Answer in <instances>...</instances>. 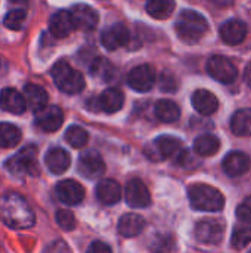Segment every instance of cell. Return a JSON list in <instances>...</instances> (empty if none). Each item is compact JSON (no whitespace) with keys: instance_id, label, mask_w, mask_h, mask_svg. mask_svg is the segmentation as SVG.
I'll use <instances>...</instances> for the list:
<instances>
[{"instance_id":"obj_1","label":"cell","mask_w":251,"mask_h":253,"mask_svg":"<svg viewBox=\"0 0 251 253\" xmlns=\"http://www.w3.org/2000/svg\"><path fill=\"white\" fill-rule=\"evenodd\" d=\"M0 221L13 230H25L34 225V212L28 202L16 193L0 196Z\"/></svg>"},{"instance_id":"obj_2","label":"cell","mask_w":251,"mask_h":253,"mask_svg":"<svg viewBox=\"0 0 251 253\" xmlns=\"http://www.w3.org/2000/svg\"><path fill=\"white\" fill-rule=\"evenodd\" d=\"M178 36L186 43L198 42L209 30L207 19L197 10L185 9L179 13L175 24Z\"/></svg>"},{"instance_id":"obj_3","label":"cell","mask_w":251,"mask_h":253,"mask_svg":"<svg viewBox=\"0 0 251 253\" xmlns=\"http://www.w3.org/2000/svg\"><path fill=\"white\" fill-rule=\"evenodd\" d=\"M191 206L201 212H219L225 206V199L219 190L206 184H194L188 190Z\"/></svg>"},{"instance_id":"obj_4","label":"cell","mask_w":251,"mask_h":253,"mask_svg":"<svg viewBox=\"0 0 251 253\" xmlns=\"http://www.w3.org/2000/svg\"><path fill=\"white\" fill-rule=\"evenodd\" d=\"M37 157H38V151L36 145H27L22 150H19V153L12 156L4 166L7 172L18 179H24L27 176H36L38 173Z\"/></svg>"},{"instance_id":"obj_5","label":"cell","mask_w":251,"mask_h":253,"mask_svg":"<svg viewBox=\"0 0 251 253\" xmlns=\"http://www.w3.org/2000/svg\"><path fill=\"white\" fill-rule=\"evenodd\" d=\"M50 74L58 89L68 95L80 93L84 89V77L81 76V73L74 70L65 61H58L52 67Z\"/></svg>"},{"instance_id":"obj_6","label":"cell","mask_w":251,"mask_h":253,"mask_svg":"<svg viewBox=\"0 0 251 253\" xmlns=\"http://www.w3.org/2000/svg\"><path fill=\"white\" fill-rule=\"evenodd\" d=\"M182 151V141L172 135H161L158 136L151 148L145 150V154L152 162H160L169 157H176Z\"/></svg>"},{"instance_id":"obj_7","label":"cell","mask_w":251,"mask_h":253,"mask_svg":"<svg viewBox=\"0 0 251 253\" xmlns=\"http://www.w3.org/2000/svg\"><path fill=\"white\" fill-rule=\"evenodd\" d=\"M207 71L215 80H217L223 84L234 83L238 76V70H237L235 64L223 55L212 56L207 62Z\"/></svg>"},{"instance_id":"obj_8","label":"cell","mask_w":251,"mask_h":253,"mask_svg":"<svg viewBox=\"0 0 251 253\" xmlns=\"http://www.w3.org/2000/svg\"><path fill=\"white\" fill-rule=\"evenodd\" d=\"M194 234L203 245H219L225 236V225L216 219H204L195 225Z\"/></svg>"},{"instance_id":"obj_9","label":"cell","mask_w":251,"mask_h":253,"mask_svg":"<svg viewBox=\"0 0 251 253\" xmlns=\"http://www.w3.org/2000/svg\"><path fill=\"white\" fill-rule=\"evenodd\" d=\"M78 172L87 178V179H96L99 176L104 175L105 172V163L101 157V154L95 150H87L84 151L80 159H78V165H77Z\"/></svg>"},{"instance_id":"obj_10","label":"cell","mask_w":251,"mask_h":253,"mask_svg":"<svg viewBox=\"0 0 251 253\" xmlns=\"http://www.w3.org/2000/svg\"><path fill=\"white\" fill-rule=\"evenodd\" d=\"M127 83L136 92H146L155 84V70L148 64L138 65L130 70Z\"/></svg>"},{"instance_id":"obj_11","label":"cell","mask_w":251,"mask_h":253,"mask_svg":"<svg viewBox=\"0 0 251 253\" xmlns=\"http://www.w3.org/2000/svg\"><path fill=\"white\" fill-rule=\"evenodd\" d=\"M126 202L129 206L142 209L148 208L151 205V194L148 187L138 178H133L127 182L126 185V193H124Z\"/></svg>"},{"instance_id":"obj_12","label":"cell","mask_w":251,"mask_h":253,"mask_svg":"<svg viewBox=\"0 0 251 253\" xmlns=\"http://www.w3.org/2000/svg\"><path fill=\"white\" fill-rule=\"evenodd\" d=\"M130 40V33L124 24H112L108 28L102 31L101 42L105 49L108 50H117L123 46H126Z\"/></svg>"},{"instance_id":"obj_13","label":"cell","mask_w":251,"mask_h":253,"mask_svg":"<svg viewBox=\"0 0 251 253\" xmlns=\"http://www.w3.org/2000/svg\"><path fill=\"white\" fill-rule=\"evenodd\" d=\"M71 18H72V24L75 30H81V31H92L96 28L99 16L96 13V10L87 4H75L70 9Z\"/></svg>"},{"instance_id":"obj_14","label":"cell","mask_w":251,"mask_h":253,"mask_svg":"<svg viewBox=\"0 0 251 253\" xmlns=\"http://www.w3.org/2000/svg\"><path fill=\"white\" fill-rule=\"evenodd\" d=\"M55 191H56V197L67 206L78 205L84 199L83 185L74 179H64V181L58 182Z\"/></svg>"},{"instance_id":"obj_15","label":"cell","mask_w":251,"mask_h":253,"mask_svg":"<svg viewBox=\"0 0 251 253\" xmlns=\"http://www.w3.org/2000/svg\"><path fill=\"white\" fill-rule=\"evenodd\" d=\"M64 123V113L58 105H47L36 113V125L44 132H56Z\"/></svg>"},{"instance_id":"obj_16","label":"cell","mask_w":251,"mask_h":253,"mask_svg":"<svg viewBox=\"0 0 251 253\" xmlns=\"http://www.w3.org/2000/svg\"><path fill=\"white\" fill-rule=\"evenodd\" d=\"M0 108L10 114H22L27 108L25 96L13 87H4L0 92Z\"/></svg>"},{"instance_id":"obj_17","label":"cell","mask_w":251,"mask_h":253,"mask_svg":"<svg viewBox=\"0 0 251 253\" xmlns=\"http://www.w3.org/2000/svg\"><path fill=\"white\" fill-rule=\"evenodd\" d=\"M220 37L231 46L240 44L247 37V25L241 19H229L220 27Z\"/></svg>"},{"instance_id":"obj_18","label":"cell","mask_w":251,"mask_h":253,"mask_svg":"<svg viewBox=\"0 0 251 253\" xmlns=\"http://www.w3.org/2000/svg\"><path fill=\"white\" fill-rule=\"evenodd\" d=\"M250 166L249 156L241 151H232L223 159V170L229 176H241L250 170Z\"/></svg>"},{"instance_id":"obj_19","label":"cell","mask_w":251,"mask_h":253,"mask_svg":"<svg viewBox=\"0 0 251 253\" xmlns=\"http://www.w3.org/2000/svg\"><path fill=\"white\" fill-rule=\"evenodd\" d=\"M123 104H124V95L117 87H109V89L104 90L101 93V96L96 99L98 110L108 113V114H114V113L120 111Z\"/></svg>"},{"instance_id":"obj_20","label":"cell","mask_w":251,"mask_h":253,"mask_svg":"<svg viewBox=\"0 0 251 253\" xmlns=\"http://www.w3.org/2000/svg\"><path fill=\"white\" fill-rule=\"evenodd\" d=\"M192 105L194 108L203 116H212L219 108V101L215 93L207 89H198L192 95Z\"/></svg>"},{"instance_id":"obj_21","label":"cell","mask_w":251,"mask_h":253,"mask_svg":"<svg viewBox=\"0 0 251 253\" xmlns=\"http://www.w3.org/2000/svg\"><path fill=\"white\" fill-rule=\"evenodd\" d=\"M49 30L56 39H64L70 36V33L75 30L70 10H59L53 13L49 21Z\"/></svg>"},{"instance_id":"obj_22","label":"cell","mask_w":251,"mask_h":253,"mask_svg":"<svg viewBox=\"0 0 251 253\" xmlns=\"http://www.w3.org/2000/svg\"><path fill=\"white\" fill-rule=\"evenodd\" d=\"M44 163L47 166V169L55 173V175H61L64 173L70 165H71V159H70V154L64 150V148H59V147H55V148H50L46 156H44Z\"/></svg>"},{"instance_id":"obj_23","label":"cell","mask_w":251,"mask_h":253,"mask_svg":"<svg viewBox=\"0 0 251 253\" xmlns=\"http://www.w3.org/2000/svg\"><path fill=\"white\" fill-rule=\"evenodd\" d=\"M96 197L104 205H115L121 199V187L114 179H102L96 185Z\"/></svg>"},{"instance_id":"obj_24","label":"cell","mask_w":251,"mask_h":253,"mask_svg":"<svg viewBox=\"0 0 251 253\" xmlns=\"http://www.w3.org/2000/svg\"><path fill=\"white\" fill-rule=\"evenodd\" d=\"M24 96L27 101V107L31 108V111L34 113H38L47 107V99H49L47 92L38 84H34V83L27 84L24 87Z\"/></svg>"},{"instance_id":"obj_25","label":"cell","mask_w":251,"mask_h":253,"mask_svg":"<svg viewBox=\"0 0 251 253\" xmlns=\"http://www.w3.org/2000/svg\"><path fill=\"white\" fill-rule=\"evenodd\" d=\"M145 221L136 213H126L118 221V233L123 237H135L142 233Z\"/></svg>"},{"instance_id":"obj_26","label":"cell","mask_w":251,"mask_h":253,"mask_svg":"<svg viewBox=\"0 0 251 253\" xmlns=\"http://www.w3.org/2000/svg\"><path fill=\"white\" fill-rule=\"evenodd\" d=\"M154 111H155V117L164 123H173V122L179 120V117H180L179 105L170 99H160L155 104Z\"/></svg>"},{"instance_id":"obj_27","label":"cell","mask_w":251,"mask_h":253,"mask_svg":"<svg viewBox=\"0 0 251 253\" xmlns=\"http://www.w3.org/2000/svg\"><path fill=\"white\" fill-rule=\"evenodd\" d=\"M231 129L238 136H251V110H238L231 119Z\"/></svg>"},{"instance_id":"obj_28","label":"cell","mask_w":251,"mask_h":253,"mask_svg":"<svg viewBox=\"0 0 251 253\" xmlns=\"http://www.w3.org/2000/svg\"><path fill=\"white\" fill-rule=\"evenodd\" d=\"M175 10V0H148L146 12L155 19H167Z\"/></svg>"},{"instance_id":"obj_29","label":"cell","mask_w":251,"mask_h":253,"mask_svg":"<svg viewBox=\"0 0 251 253\" xmlns=\"http://www.w3.org/2000/svg\"><path fill=\"white\" fill-rule=\"evenodd\" d=\"M219 147H220V141L215 135H200L194 142L195 151L203 157L216 154L219 151Z\"/></svg>"},{"instance_id":"obj_30","label":"cell","mask_w":251,"mask_h":253,"mask_svg":"<svg viewBox=\"0 0 251 253\" xmlns=\"http://www.w3.org/2000/svg\"><path fill=\"white\" fill-rule=\"evenodd\" d=\"M21 141V130L12 123H0V147L13 148Z\"/></svg>"},{"instance_id":"obj_31","label":"cell","mask_w":251,"mask_h":253,"mask_svg":"<svg viewBox=\"0 0 251 253\" xmlns=\"http://www.w3.org/2000/svg\"><path fill=\"white\" fill-rule=\"evenodd\" d=\"M149 251L151 253H176L178 245L172 234H160L151 242Z\"/></svg>"},{"instance_id":"obj_32","label":"cell","mask_w":251,"mask_h":253,"mask_svg":"<svg viewBox=\"0 0 251 253\" xmlns=\"http://www.w3.org/2000/svg\"><path fill=\"white\" fill-rule=\"evenodd\" d=\"M251 242V224H243L235 227L231 239V246L235 251H243L246 249Z\"/></svg>"},{"instance_id":"obj_33","label":"cell","mask_w":251,"mask_h":253,"mask_svg":"<svg viewBox=\"0 0 251 253\" xmlns=\"http://www.w3.org/2000/svg\"><path fill=\"white\" fill-rule=\"evenodd\" d=\"M65 141L72 148H83L89 141V133L80 126H70L65 132Z\"/></svg>"},{"instance_id":"obj_34","label":"cell","mask_w":251,"mask_h":253,"mask_svg":"<svg viewBox=\"0 0 251 253\" xmlns=\"http://www.w3.org/2000/svg\"><path fill=\"white\" fill-rule=\"evenodd\" d=\"M25 19H27L25 10H22V9H13V10H10L4 16V27H7L9 30H13V31H19V30L24 28Z\"/></svg>"},{"instance_id":"obj_35","label":"cell","mask_w":251,"mask_h":253,"mask_svg":"<svg viewBox=\"0 0 251 253\" xmlns=\"http://www.w3.org/2000/svg\"><path fill=\"white\" fill-rule=\"evenodd\" d=\"M90 73L104 80H109L114 73V67L105 59H95V62L90 67Z\"/></svg>"},{"instance_id":"obj_36","label":"cell","mask_w":251,"mask_h":253,"mask_svg":"<svg viewBox=\"0 0 251 253\" xmlns=\"http://www.w3.org/2000/svg\"><path fill=\"white\" fill-rule=\"evenodd\" d=\"M56 222H58V225H59L62 230H65V231H71V230H74L75 225H77L74 213L70 212V211H67V209H61V211L56 212Z\"/></svg>"},{"instance_id":"obj_37","label":"cell","mask_w":251,"mask_h":253,"mask_svg":"<svg viewBox=\"0 0 251 253\" xmlns=\"http://www.w3.org/2000/svg\"><path fill=\"white\" fill-rule=\"evenodd\" d=\"M237 218L243 224H251V197L244 199L237 208Z\"/></svg>"},{"instance_id":"obj_38","label":"cell","mask_w":251,"mask_h":253,"mask_svg":"<svg viewBox=\"0 0 251 253\" xmlns=\"http://www.w3.org/2000/svg\"><path fill=\"white\" fill-rule=\"evenodd\" d=\"M87 253H112L111 248L108 245H105L104 242H93L89 248Z\"/></svg>"},{"instance_id":"obj_39","label":"cell","mask_w":251,"mask_h":253,"mask_svg":"<svg viewBox=\"0 0 251 253\" xmlns=\"http://www.w3.org/2000/svg\"><path fill=\"white\" fill-rule=\"evenodd\" d=\"M161 89L163 90H167V92H175L176 90V80L169 76V82H167V77L166 74H163V80H161Z\"/></svg>"},{"instance_id":"obj_40","label":"cell","mask_w":251,"mask_h":253,"mask_svg":"<svg viewBox=\"0 0 251 253\" xmlns=\"http://www.w3.org/2000/svg\"><path fill=\"white\" fill-rule=\"evenodd\" d=\"M244 80H246V83L251 86V62L247 64V67H246V71H244Z\"/></svg>"},{"instance_id":"obj_41","label":"cell","mask_w":251,"mask_h":253,"mask_svg":"<svg viewBox=\"0 0 251 253\" xmlns=\"http://www.w3.org/2000/svg\"><path fill=\"white\" fill-rule=\"evenodd\" d=\"M10 3H15V4H27L28 0H10Z\"/></svg>"},{"instance_id":"obj_42","label":"cell","mask_w":251,"mask_h":253,"mask_svg":"<svg viewBox=\"0 0 251 253\" xmlns=\"http://www.w3.org/2000/svg\"><path fill=\"white\" fill-rule=\"evenodd\" d=\"M215 3H217V4H229L232 0H213Z\"/></svg>"},{"instance_id":"obj_43","label":"cell","mask_w":251,"mask_h":253,"mask_svg":"<svg viewBox=\"0 0 251 253\" xmlns=\"http://www.w3.org/2000/svg\"><path fill=\"white\" fill-rule=\"evenodd\" d=\"M250 253H251V252H250Z\"/></svg>"}]
</instances>
